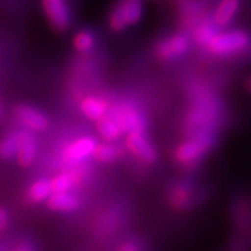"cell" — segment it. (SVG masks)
I'll use <instances>...</instances> for the list:
<instances>
[{
	"label": "cell",
	"instance_id": "6da1fadb",
	"mask_svg": "<svg viewBox=\"0 0 251 251\" xmlns=\"http://www.w3.org/2000/svg\"><path fill=\"white\" fill-rule=\"evenodd\" d=\"M250 35L244 30H228L216 33L205 46L214 56H231L246 50L250 46Z\"/></svg>",
	"mask_w": 251,
	"mask_h": 251
},
{
	"label": "cell",
	"instance_id": "7a4b0ae2",
	"mask_svg": "<svg viewBox=\"0 0 251 251\" xmlns=\"http://www.w3.org/2000/svg\"><path fill=\"white\" fill-rule=\"evenodd\" d=\"M142 15L143 4L141 0H119L108 13V27L112 31L120 33L128 26L140 23Z\"/></svg>",
	"mask_w": 251,
	"mask_h": 251
},
{
	"label": "cell",
	"instance_id": "3957f363",
	"mask_svg": "<svg viewBox=\"0 0 251 251\" xmlns=\"http://www.w3.org/2000/svg\"><path fill=\"white\" fill-rule=\"evenodd\" d=\"M109 115L121 128L122 133L130 131H143L147 128L144 115L136 106L129 102H118L111 107Z\"/></svg>",
	"mask_w": 251,
	"mask_h": 251
},
{
	"label": "cell",
	"instance_id": "277c9868",
	"mask_svg": "<svg viewBox=\"0 0 251 251\" xmlns=\"http://www.w3.org/2000/svg\"><path fill=\"white\" fill-rule=\"evenodd\" d=\"M213 140L211 136L197 137L181 142L175 150V158L180 164H192L205 155V152L212 147Z\"/></svg>",
	"mask_w": 251,
	"mask_h": 251
},
{
	"label": "cell",
	"instance_id": "5b68a950",
	"mask_svg": "<svg viewBox=\"0 0 251 251\" xmlns=\"http://www.w3.org/2000/svg\"><path fill=\"white\" fill-rule=\"evenodd\" d=\"M42 8L49 25L56 31L68 29L71 23V15L65 0H42Z\"/></svg>",
	"mask_w": 251,
	"mask_h": 251
},
{
	"label": "cell",
	"instance_id": "8992f818",
	"mask_svg": "<svg viewBox=\"0 0 251 251\" xmlns=\"http://www.w3.org/2000/svg\"><path fill=\"white\" fill-rule=\"evenodd\" d=\"M126 147L133 156L144 164H152L157 159V151L143 131H130L126 137Z\"/></svg>",
	"mask_w": 251,
	"mask_h": 251
},
{
	"label": "cell",
	"instance_id": "52a82bcc",
	"mask_svg": "<svg viewBox=\"0 0 251 251\" xmlns=\"http://www.w3.org/2000/svg\"><path fill=\"white\" fill-rule=\"evenodd\" d=\"M190 47V40L183 33H177L159 41L156 46V56L162 61H171L183 56Z\"/></svg>",
	"mask_w": 251,
	"mask_h": 251
},
{
	"label": "cell",
	"instance_id": "ba28073f",
	"mask_svg": "<svg viewBox=\"0 0 251 251\" xmlns=\"http://www.w3.org/2000/svg\"><path fill=\"white\" fill-rule=\"evenodd\" d=\"M18 121L33 131H43L48 128L49 120L45 113L29 105H18L14 109Z\"/></svg>",
	"mask_w": 251,
	"mask_h": 251
},
{
	"label": "cell",
	"instance_id": "9c48e42d",
	"mask_svg": "<svg viewBox=\"0 0 251 251\" xmlns=\"http://www.w3.org/2000/svg\"><path fill=\"white\" fill-rule=\"evenodd\" d=\"M96 144L97 142L93 137H80V139L69 144L65 148L64 151H63V158L68 163H77L83 161L84 158L92 155Z\"/></svg>",
	"mask_w": 251,
	"mask_h": 251
},
{
	"label": "cell",
	"instance_id": "30bf717a",
	"mask_svg": "<svg viewBox=\"0 0 251 251\" xmlns=\"http://www.w3.org/2000/svg\"><path fill=\"white\" fill-rule=\"evenodd\" d=\"M37 140L35 135L28 131H23L20 142L15 153L18 164L23 168H29L36 158Z\"/></svg>",
	"mask_w": 251,
	"mask_h": 251
},
{
	"label": "cell",
	"instance_id": "8fae6325",
	"mask_svg": "<svg viewBox=\"0 0 251 251\" xmlns=\"http://www.w3.org/2000/svg\"><path fill=\"white\" fill-rule=\"evenodd\" d=\"M47 206L54 212L69 213L76 211L80 207V199L69 192L51 193L47 198Z\"/></svg>",
	"mask_w": 251,
	"mask_h": 251
},
{
	"label": "cell",
	"instance_id": "7c38bea8",
	"mask_svg": "<svg viewBox=\"0 0 251 251\" xmlns=\"http://www.w3.org/2000/svg\"><path fill=\"white\" fill-rule=\"evenodd\" d=\"M241 6V0H220L214 12L213 23L218 27L228 26L236 17Z\"/></svg>",
	"mask_w": 251,
	"mask_h": 251
},
{
	"label": "cell",
	"instance_id": "4fadbf2b",
	"mask_svg": "<svg viewBox=\"0 0 251 251\" xmlns=\"http://www.w3.org/2000/svg\"><path fill=\"white\" fill-rule=\"evenodd\" d=\"M109 105L107 100L99 98V97L89 96L84 98L80 102V111L87 119L97 121L99 118L107 114Z\"/></svg>",
	"mask_w": 251,
	"mask_h": 251
},
{
	"label": "cell",
	"instance_id": "5bb4252c",
	"mask_svg": "<svg viewBox=\"0 0 251 251\" xmlns=\"http://www.w3.org/2000/svg\"><path fill=\"white\" fill-rule=\"evenodd\" d=\"M97 131L106 142H115L122 135L121 128L109 114H105L96 121Z\"/></svg>",
	"mask_w": 251,
	"mask_h": 251
},
{
	"label": "cell",
	"instance_id": "9a60e30c",
	"mask_svg": "<svg viewBox=\"0 0 251 251\" xmlns=\"http://www.w3.org/2000/svg\"><path fill=\"white\" fill-rule=\"evenodd\" d=\"M218 33V26L208 20H200L196 23L192 31L193 40L198 46L205 47L209 40Z\"/></svg>",
	"mask_w": 251,
	"mask_h": 251
},
{
	"label": "cell",
	"instance_id": "2e32d148",
	"mask_svg": "<svg viewBox=\"0 0 251 251\" xmlns=\"http://www.w3.org/2000/svg\"><path fill=\"white\" fill-rule=\"evenodd\" d=\"M122 150L120 147L112 144V142L97 143L94 147L92 155L98 162L101 163H112L117 161L121 156Z\"/></svg>",
	"mask_w": 251,
	"mask_h": 251
},
{
	"label": "cell",
	"instance_id": "e0dca14e",
	"mask_svg": "<svg viewBox=\"0 0 251 251\" xmlns=\"http://www.w3.org/2000/svg\"><path fill=\"white\" fill-rule=\"evenodd\" d=\"M21 134H23V131L12 130L0 140V158L9 159L15 156L21 139Z\"/></svg>",
	"mask_w": 251,
	"mask_h": 251
},
{
	"label": "cell",
	"instance_id": "ac0fdd59",
	"mask_svg": "<svg viewBox=\"0 0 251 251\" xmlns=\"http://www.w3.org/2000/svg\"><path fill=\"white\" fill-rule=\"evenodd\" d=\"M77 177L71 172H61L49 180L51 193L69 192L76 184Z\"/></svg>",
	"mask_w": 251,
	"mask_h": 251
},
{
	"label": "cell",
	"instance_id": "d6986e66",
	"mask_svg": "<svg viewBox=\"0 0 251 251\" xmlns=\"http://www.w3.org/2000/svg\"><path fill=\"white\" fill-rule=\"evenodd\" d=\"M50 194H51V188H50L49 180L45 178L35 180L28 188V199L31 202H41L47 200Z\"/></svg>",
	"mask_w": 251,
	"mask_h": 251
},
{
	"label": "cell",
	"instance_id": "ffe728a7",
	"mask_svg": "<svg viewBox=\"0 0 251 251\" xmlns=\"http://www.w3.org/2000/svg\"><path fill=\"white\" fill-rule=\"evenodd\" d=\"M191 200V191L185 185H177L169 193V201L175 208H186Z\"/></svg>",
	"mask_w": 251,
	"mask_h": 251
},
{
	"label": "cell",
	"instance_id": "44dd1931",
	"mask_svg": "<svg viewBox=\"0 0 251 251\" xmlns=\"http://www.w3.org/2000/svg\"><path fill=\"white\" fill-rule=\"evenodd\" d=\"M96 45V37H94L92 31L87 29H81L77 31L76 35L74 36V47L78 52L90 51Z\"/></svg>",
	"mask_w": 251,
	"mask_h": 251
},
{
	"label": "cell",
	"instance_id": "7402d4cb",
	"mask_svg": "<svg viewBox=\"0 0 251 251\" xmlns=\"http://www.w3.org/2000/svg\"><path fill=\"white\" fill-rule=\"evenodd\" d=\"M8 224H9L8 213L4 207L0 206V234L4 233L6 229H7Z\"/></svg>",
	"mask_w": 251,
	"mask_h": 251
},
{
	"label": "cell",
	"instance_id": "603a6c76",
	"mask_svg": "<svg viewBox=\"0 0 251 251\" xmlns=\"http://www.w3.org/2000/svg\"><path fill=\"white\" fill-rule=\"evenodd\" d=\"M117 251H140V247L133 241H127V242L121 243L117 248Z\"/></svg>",
	"mask_w": 251,
	"mask_h": 251
},
{
	"label": "cell",
	"instance_id": "cb8c5ba5",
	"mask_svg": "<svg viewBox=\"0 0 251 251\" xmlns=\"http://www.w3.org/2000/svg\"><path fill=\"white\" fill-rule=\"evenodd\" d=\"M17 251H33V250H31L28 246H26V244H24V246L19 247L18 249H17Z\"/></svg>",
	"mask_w": 251,
	"mask_h": 251
},
{
	"label": "cell",
	"instance_id": "d4e9b609",
	"mask_svg": "<svg viewBox=\"0 0 251 251\" xmlns=\"http://www.w3.org/2000/svg\"><path fill=\"white\" fill-rule=\"evenodd\" d=\"M246 87H247V90L249 91V92H251V75L249 77H248V79L246 81Z\"/></svg>",
	"mask_w": 251,
	"mask_h": 251
},
{
	"label": "cell",
	"instance_id": "484cf974",
	"mask_svg": "<svg viewBox=\"0 0 251 251\" xmlns=\"http://www.w3.org/2000/svg\"><path fill=\"white\" fill-rule=\"evenodd\" d=\"M0 114H1V109H0Z\"/></svg>",
	"mask_w": 251,
	"mask_h": 251
}]
</instances>
